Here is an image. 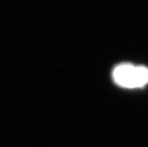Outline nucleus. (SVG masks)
<instances>
[{"mask_svg":"<svg viewBox=\"0 0 148 147\" xmlns=\"http://www.w3.org/2000/svg\"><path fill=\"white\" fill-rule=\"evenodd\" d=\"M113 79L118 85L125 88H138L148 83V68L123 63L113 71Z\"/></svg>","mask_w":148,"mask_h":147,"instance_id":"f257e3e1","label":"nucleus"}]
</instances>
